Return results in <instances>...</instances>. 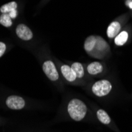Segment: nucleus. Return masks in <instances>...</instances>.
Masks as SVG:
<instances>
[{
	"instance_id": "obj_17",
	"label": "nucleus",
	"mask_w": 132,
	"mask_h": 132,
	"mask_svg": "<svg viewBox=\"0 0 132 132\" xmlns=\"http://www.w3.org/2000/svg\"><path fill=\"white\" fill-rule=\"evenodd\" d=\"M9 15L10 16L11 18H15L17 17V10H14V11H12L10 12V13H9Z\"/></svg>"
},
{
	"instance_id": "obj_3",
	"label": "nucleus",
	"mask_w": 132,
	"mask_h": 132,
	"mask_svg": "<svg viewBox=\"0 0 132 132\" xmlns=\"http://www.w3.org/2000/svg\"><path fill=\"white\" fill-rule=\"evenodd\" d=\"M112 89V83L109 80H101L95 82L92 86L93 93L97 97H104L109 94Z\"/></svg>"
},
{
	"instance_id": "obj_1",
	"label": "nucleus",
	"mask_w": 132,
	"mask_h": 132,
	"mask_svg": "<svg viewBox=\"0 0 132 132\" xmlns=\"http://www.w3.org/2000/svg\"><path fill=\"white\" fill-rule=\"evenodd\" d=\"M68 113L75 121H80L86 116L87 107L85 103L78 99H72L68 104Z\"/></svg>"
},
{
	"instance_id": "obj_7",
	"label": "nucleus",
	"mask_w": 132,
	"mask_h": 132,
	"mask_svg": "<svg viewBox=\"0 0 132 132\" xmlns=\"http://www.w3.org/2000/svg\"><path fill=\"white\" fill-rule=\"evenodd\" d=\"M121 24L117 21H112L107 29V36L109 38H115L116 36L120 32Z\"/></svg>"
},
{
	"instance_id": "obj_5",
	"label": "nucleus",
	"mask_w": 132,
	"mask_h": 132,
	"mask_svg": "<svg viewBox=\"0 0 132 132\" xmlns=\"http://www.w3.org/2000/svg\"><path fill=\"white\" fill-rule=\"evenodd\" d=\"M43 70L50 80L57 81L59 79V73L53 62L50 60L45 61L43 64Z\"/></svg>"
},
{
	"instance_id": "obj_11",
	"label": "nucleus",
	"mask_w": 132,
	"mask_h": 132,
	"mask_svg": "<svg viewBox=\"0 0 132 132\" xmlns=\"http://www.w3.org/2000/svg\"><path fill=\"white\" fill-rule=\"evenodd\" d=\"M128 32L127 31H122L119 32L115 37V44L117 46H123L124 45L128 40Z\"/></svg>"
},
{
	"instance_id": "obj_14",
	"label": "nucleus",
	"mask_w": 132,
	"mask_h": 132,
	"mask_svg": "<svg viewBox=\"0 0 132 132\" xmlns=\"http://www.w3.org/2000/svg\"><path fill=\"white\" fill-rule=\"evenodd\" d=\"M71 68L75 73L77 78H81L84 76V68L80 63H74L71 66Z\"/></svg>"
},
{
	"instance_id": "obj_15",
	"label": "nucleus",
	"mask_w": 132,
	"mask_h": 132,
	"mask_svg": "<svg viewBox=\"0 0 132 132\" xmlns=\"http://www.w3.org/2000/svg\"><path fill=\"white\" fill-rule=\"evenodd\" d=\"M0 24L5 27H10L12 26V18L9 14H3L0 16Z\"/></svg>"
},
{
	"instance_id": "obj_13",
	"label": "nucleus",
	"mask_w": 132,
	"mask_h": 132,
	"mask_svg": "<svg viewBox=\"0 0 132 132\" xmlns=\"http://www.w3.org/2000/svg\"><path fill=\"white\" fill-rule=\"evenodd\" d=\"M17 7H18V4L16 2H10L2 6L1 8H0V11L3 14H9L10 12L15 10Z\"/></svg>"
},
{
	"instance_id": "obj_2",
	"label": "nucleus",
	"mask_w": 132,
	"mask_h": 132,
	"mask_svg": "<svg viewBox=\"0 0 132 132\" xmlns=\"http://www.w3.org/2000/svg\"><path fill=\"white\" fill-rule=\"evenodd\" d=\"M97 37V43H96L94 49L89 53V55L95 57L97 59H103L110 52V47L101 37L96 36Z\"/></svg>"
},
{
	"instance_id": "obj_16",
	"label": "nucleus",
	"mask_w": 132,
	"mask_h": 132,
	"mask_svg": "<svg viewBox=\"0 0 132 132\" xmlns=\"http://www.w3.org/2000/svg\"><path fill=\"white\" fill-rule=\"evenodd\" d=\"M6 49V46L3 42H0V57L3 56Z\"/></svg>"
},
{
	"instance_id": "obj_9",
	"label": "nucleus",
	"mask_w": 132,
	"mask_h": 132,
	"mask_svg": "<svg viewBox=\"0 0 132 132\" xmlns=\"http://www.w3.org/2000/svg\"><path fill=\"white\" fill-rule=\"evenodd\" d=\"M88 73L92 75H98L103 71V66L99 62H93L87 67Z\"/></svg>"
},
{
	"instance_id": "obj_4",
	"label": "nucleus",
	"mask_w": 132,
	"mask_h": 132,
	"mask_svg": "<svg viewBox=\"0 0 132 132\" xmlns=\"http://www.w3.org/2000/svg\"><path fill=\"white\" fill-rule=\"evenodd\" d=\"M6 104L7 107L10 109L13 110H20L22 109L26 105V101L22 97H19V96H10V97L6 99Z\"/></svg>"
},
{
	"instance_id": "obj_8",
	"label": "nucleus",
	"mask_w": 132,
	"mask_h": 132,
	"mask_svg": "<svg viewBox=\"0 0 132 132\" xmlns=\"http://www.w3.org/2000/svg\"><path fill=\"white\" fill-rule=\"evenodd\" d=\"M61 72L64 78L69 81H74L77 78V76L74 70H72L71 67H69L67 65H63L61 67Z\"/></svg>"
},
{
	"instance_id": "obj_12",
	"label": "nucleus",
	"mask_w": 132,
	"mask_h": 132,
	"mask_svg": "<svg viewBox=\"0 0 132 132\" xmlns=\"http://www.w3.org/2000/svg\"><path fill=\"white\" fill-rule=\"evenodd\" d=\"M97 119H99V121L101 123H102L103 124L107 125V124H109L111 123L110 116L103 109H99L97 112Z\"/></svg>"
},
{
	"instance_id": "obj_10",
	"label": "nucleus",
	"mask_w": 132,
	"mask_h": 132,
	"mask_svg": "<svg viewBox=\"0 0 132 132\" xmlns=\"http://www.w3.org/2000/svg\"><path fill=\"white\" fill-rule=\"evenodd\" d=\"M96 43H97V37L96 36H89L88 37L84 44V47H85V50L87 53H90L95 47Z\"/></svg>"
},
{
	"instance_id": "obj_6",
	"label": "nucleus",
	"mask_w": 132,
	"mask_h": 132,
	"mask_svg": "<svg viewBox=\"0 0 132 132\" xmlns=\"http://www.w3.org/2000/svg\"><path fill=\"white\" fill-rule=\"evenodd\" d=\"M16 33L18 37L23 40H29L33 37L31 29L26 25H24V24H20L17 26Z\"/></svg>"
},
{
	"instance_id": "obj_18",
	"label": "nucleus",
	"mask_w": 132,
	"mask_h": 132,
	"mask_svg": "<svg viewBox=\"0 0 132 132\" xmlns=\"http://www.w3.org/2000/svg\"><path fill=\"white\" fill-rule=\"evenodd\" d=\"M126 5L132 10V0H127V1L126 2Z\"/></svg>"
}]
</instances>
